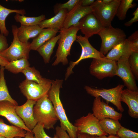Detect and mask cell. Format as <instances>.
Returning <instances> with one entry per match:
<instances>
[{
	"label": "cell",
	"instance_id": "d4e9b609",
	"mask_svg": "<svg viewBox=\"0 0 138 138\" xmlns=\"http://www.w3.org/2000/svg\"><path fill=\"white\" fill-rule=\"evenodd\" d=\"M13 13H17L21 15H25L26 13L24 9H11L6 8L0 4V34L6 37L8 35L9 32L6 26L5 20L7 16Z\"/></svg>",
	"mask_w": 138,
	"mask_h": 138
},
{
	"label": "cell",
	"instance_id": "c3c4849f",
	"mask_svg": "<svg viewBox=\"0 0 138 138\" xmlns=\"http://www.w3.org/2000/svg\"><path fill=\"white\" fill-rule=\"evenodd\" d=\"M0 138H6L2 136H0Z\"/></svg>",
	"mask_w": 138,
	"mask_h": 138
},
{
	"label": "cell",
	"instance_id": "7c38bea8",
	"mask_svg": "<svg viewBox=\"0 0 138 138\" xmlns=\"http://www.w3.org/2000/svg\"><path fill=\"white\" fill-rule=\"evenodd\" d=\"M128 57L122 56L117 61L116 76L123 81L127 88L133 91H138L135 78L131 71L128 62Z\"/></svg>",
	"mask_w": 138,
	"mask_h": 138
},
{
	"label": "cell",
	"instance_id": "6da1fadb",
	"mask_svg": "<svg viewBox=\"0 0 138 138\" xmlns=\"http://www.w3.org/2000/svg\"><path fill=\"white\" fill-rule=\"evenodd\" d=\"M63 81L59 79L52 80L51 86L47 95L60 121V126L66 131L70 138H77V129L68 120L60 98V89Z\"/></svg>",
	"mask_w": 138,
	"mask_h": 138
},
{
	"label": "cell",
	"instance_id": "cb8c5ba5",
	"mask_svg": "<svg viewBox=\"0 0 138 138\" xmlns=\"http://www.w3.org/2000/svg\"><path fill=\"white\" fill-rule=\"evenodd\" d=\"M60 37L59 34L44 43L37 50L42 57L45 63H49L51 56L53 52L54 48Z\"/></svg>",
	"mask_w": 138,
	"mask_h": 138
},
{
	"label": "cell",
	"instance_id": "bcb514c9",
	"mask_svg": "<svg viewBox=\"0 0 138 138\" xmlns=\"http://www.w3.org/2000/svg\"><path fill=\"white\" fill-rule=\"evenodd\" d=\"M95 138H108L106 135H104L100 136H96Z\"/></svg>",
	"mask_w": 138,
	"mask_h": 138
},
{
	"label": "cell",
	"instance_id": "9c48e42d",
	"mask_svg": "<svg viewBox=\"0 0 138 138\" xmlns=\"http://www.w3.org/2000/svg\"><path fill=\"white\" fill-rule=\"evenodd\" d=\"M52 83V80L49 79L46 82L41 84L25 79L20 84L19 87L27 99L37 101L48 94Z\"/></svg>",
	"mask_w": 138,
	"mask_h": 138
},
{
	"label": "cell",
	"instance_id": "4fadbf2b",
	"mask_svg": "<svg viewBox=\"0 0 138 138\" xmlns=\"http://www.w3.org/2000/svg\"><path fill=\"white\" fill-rule=\"evenodd\" d=\"M92 110L93 114L99 120L110 118L119 121L122 116L121 113L117 111L113 107L101 101L99 97L94 99Z\"/></svg>",
	"mask_w": 138,
	"mask_h": 138
},
{
	"label": "cell",
	"instance_id": "ba28073f",
	"mask_svg": "<svg viewBox=\"0 0 138 138\" xmlns=\"http://www.w3.org/2000/svg\"><path fill=\"white\" fill-rule=\"evenodd\" d=\"M117 62L104 57L93 59L89 66V72L92 75L101 80L107 77L116 75Z\"/></svg>",
	"mask_w": 138,
	"mask_h": 138
},
{
	"label": "cell",
	"instance_id": "60d3db41",
	"mask_svg": "<svg viewBox=\"0 0 138 138\" xmlns=\"http://www.w3.org/2000/svg\"><path fill=\"white\" fill-rule=\"evenodd\" d=\"M94 1V0H81V5L83 6H90Z\"/></svg>",
	"mask_w": 138,
	"mask_h": 138
},
{
	"label": "cell",
	"instance_id": "5b68a950",
	"mask_svg": "<svg viewBox=\"0 0 138 138\" xmlns=\"http://www.w3.org/2000/svg\"><path fill=\"white\" fill-rule=\"evenodd\" d=\"M120 0H113L108 4L103 3L101 0L95 1L90 6L92 13L104 28L111 26L116 15Z\"/></svg>",
	"mask_w": 138,
	"mask_h": 138
},
{
	"label": "cell",
	"instance_id": "1f68e13d",
	"mask_svg": "<svg viewBox=\"0 0 138 138\" xmlns=\"http://www.w3.org/2000/svg\"><path fill=\"white\" fill-rule=\"evenodd\" d=\"M128 62L131 71L135 78L138 79V51L133 52L128 58Z\"/></svg>",
	"mask_w": 138,
	"mask_h": 138
},
{
	"label": "cell",
	"instance_id": "484cf974",
	"mask_svg": "<svg viewBox=\"0 0 138 138\" xmlns=\"http://www.w3.org/2000/svg\"><path fill=\"white\" fill-rule=\"evenodd\" d=\"M99 123L102 130L109 135H116L122 126L119 121L110 118L99 120Z\"/></svg>",
	"mask_w": 138,
	"mask_h": 138
},
{
	"label": "cell",
	"instance_id": "f35d334b",
	"mask_svg": "<svg viewBox=\"0 0 138 138\" xmlns=\"http://www.w3.org/2000/svg\"><path fill=\"white\" fill-rule=\"evenodd\" d=\"M133 17L129 21L124 23V25L126 27L131 26L134 23L138 21V8L133 13Z\"/></svg>",
	"mask_w": 138,
	"mask_h": 138
},
{
	"label": "cell",
	"instance_id": "e575fe53",
	"mask_svg": "<svg viewBox=\"0 0 138 138\" xmlns=\"http://www.w3.org/2000/svg\"><path fill=\"white\" fill-rule=\"evenodd\" d=\"M116 135L121 138H138V133L121 126Z\"/></svg>",
	"mask_w": 138,
	"mask_h": 138
},
{
	"label": "cell",
	"instance_id": "ab89813d",
	"mask_svg": "<svg viewBox=\"0 0 138 138\" xmlns=\"http://www.w3.org/2000/svg\"><path fill=\"white\" fill-rule=\"evenodd\" d=\"M96 135L86 133H78L77 138H95Z\"/></svg>",
	"mask_w": 138,
	"mask_h": 138
},
{
	"label": "cell",
	"instance_id": "4316f807",
	"mask_svg": "<svg viewBox=\"0 0 138 138\" xmlns=\"http://www.w3.org/2000/svg\"><path fill=\"white\" fill-rule=\"evenodd\" d=\"M4 67L0 68V101H8L16 106L18 105L17 102L13 99L9 94L4 78Z\"/></svg>",
	"mask_w": 138,
	"mask_h": 138
},
{
	"label": "cell",
	"instance_id": "277c9868",
	"mask_svg": "<svg viewBox=\"0 0 138 138\" xmlns=\"http://www.w3.org/2000/svg\"><path fill=\"white\" fill-rule=\"evenodd\" d=\"M17 28L16 25L12 26L13 41L7 49L0 53L9 62L23 58L28 59L29 57L30 43L23 42L19 39L17 34Z\"/></svg>",
	"mask_w": 138,
	"mask_h": 138
},
{
	"label": "cell",
	"instance_id": "ac0fdd59",
	"mask_svg": "<svg viewBox=\"0 0 138 138\" xmlns=\"http://www.w3.org/2000/svg\"><path fill=\"white\" fill-rule=\"evenodd\" d=\"M120 100L125 103L128 107L129 115L132 118H138V91H133L127 88L121 92Z\"/></svg>",
	"mask_w": 138,
	"mask_h": 138
},
{
	"label": "cell",
	"instance_id": "7402d4cb",
	"mask_svg": "<svg viewBox=\"0 0 138 138\" xmlns=\"http://www.w3.org/2000/svg\"><path fill=\"white\" fill-rule=\"evenodd\" d=\"M26 131L14 125H10L4 123L0 118V136L6 138H14L16 137H25Z\"/></svg>",
	"mask_w": 138,
	"mask_h": 138
},
{
	"label": "cell",
	"instance_id": "5bb4252c",
	"mask_svg": "<svg viewBox=\"0 0 138 138\" xmlns=\"http://www.w3.org/2000/svg\"><path fill=\"white\" fill-rule=\"evenodd\" d=\"M78 25L79 30L88 39L97 34L104 28L92 12L82 18Z\"/></svg>",
	"mask_w": 138,
	"mask_h": 138
},
{
	"label": "cell",
	"instance_id": "74e56055",
	"mask_svg": "<svg viewBox=\"0 0 138 138\" xmlns=\"http://www.w3.org/2000/svg\"><path fill=\"white\" fill-rule=\"evenodd\" d=\"M56 133L59 138H70L66 131L60 126H57L55 129Z\"/></svg>",
	"mask_w": 138,
	"mask_h": 138
},
{
	"label": "cell",
	"instance_id": "8d00e7d4",
	"mask_svg": "<svg viewBox=\"0 0 138 138\" xmlns=\"http://www.w3.org/2000/svg\"><path fill=\"white\" fill-rule=\"evenodd\" d=\"M8 47V44L6 36L0 34V53L5 50Z\"/></svg>",
	"mask_w": 138,
	"mask_h": 138
},
{
	"label": "cell",
	"instance_id": "7dc6e473",
	"mask_svg": "<svg viewBox=\"0 0 138 138\" xmlns=\"http://www.w3.org/2000/svg\"><path fill=\"white\" fill-rule=\"evenodd\" d=\"M14 138H21V137H15Z\"/></svg>",
	"mask_w": 138,
	"mask_h": 138
},
{
	"label": "cell",
	"instance_id": "7a4b0ae2",
	"mask_svg": "<svg viewBox=\"0 0 138 138\" xmlns=\"http://www.w3.org/2000/svg\"><path fill=\"white\" fill-rule=\"evenodd\" d=\"M33 115L37 124L43 125L47 130L53 129L59 120L47 94L36 101L33 107Z\"/></svg>",
	"mask_w": 138,
	"mask_h": 138
},
{
	"label": "cell",
	"instance_id": "e0dca14e",
	"mask_svg": "<svg viewBox=\"0 0 138 138\" xmlns=\"http://www.w3.org/2000/svg\"><path fill=\"white\" fill-rule=\"evenodd\" d=\"M92 12L90 6H82L81 0H79L72 9L67 13L63 29H67L71 26L78 25L82 18Z\"/></svg>",
	"mask_w": 138,
	"mask_h": 138
},
{
	"label": "cell",
	"instance_id": "8992f818",
	"mask_svg": "<svg viewBox=\"0 0 138 138\" xmlns=\"http://www.w3.org/2000/svg\"><path fill=\"white\" fill-rule=\"evenodd\" d=\"M97 34L101 40L99 51L105 56L114 46L126 39V34L123 30L112 26L104 28Z\"/></svg>",
	"mask_w": 138,
	"mask_h": 138
},
{
	"label": "cell",
	"instance_id": "ee69618b",
	"mask_svg": "<svg viewBox=\"0 0 138 138\" xmlns=\"http://www.w3.org/2000/svg\"><path fill=\"white\" fill-rule=\"evenodd\" d=\"M103 3L105 4H108L111 3L113 0H101Z\"/></svg>",
	"mask_w": 138,
	"mask_h": 138
},
{
	"label": "cell",
	"instance_id": "52a82bcc",
	"mask_svg": "<svg viewBox=\"0 0 138 138\" xmlns=\"http://www.w3.org/2000/svg\"><path fill=\"white\" fill-rule=\"evenodd\" d=\"M124 87V85L119 84L110 89H97L86 85L84 88L87 93L91 96L95 98L102 97L107 101L111 103L121 113L124 111L120 100L121 93Z\"/></svg>",
	"mask_w": 138,
	"mask_h": 138
},
{
	"label": "cell",
	"instance_id": "836d02e7",
	"mask_svg": "<svg viewBox=\"0 0 138 138\" xmlns=\"http://www.w3.org/2000/svg\"><path fill=\"white\" fill-rule=\"evenodd\" d=\"M43 125L37 124L32 130V132L34 135V138H59L55 134L53 137L49 136L45 132Z\"/></svg>",
	"mask_w": 138,
	"mask_h": 138
},
{
	"label": "cell",
	"instance_id": "d6986e66",
	"mask_svg": "<svg viewBox=\"0 0 138 138\" xmlns=\"http://www.w3.org/2000/svg\"><path fill=\"white\" fill-rule=\"evenodd\" d=\"M134 51L131 44L126 39L111 49L105 57L117 62L122 56L129 57Z\"/></svg>",
	"mask_w": 138,
	"mask_h": 138
},
{
	"label": "cell",
	"instance_id": "4dcf8cb0",
	"mask_svg": "<svg viewBox=\"0 0 138 138\" xmlns=\"http://www.w3.org/2000/svg\"><path fill=\"white\" fill-rule=\"evenodd\" d=\"M133 0H121L117 9L116 15L119 20H124L128 10L134 7L136 5Z\"/></svg>",
	"mask_w": 138,
	"mask_h": 138
},
{
	"label": "cell",
	"instance_id": "ffe728a7",
	"mask_svg": "<svg viewBox=\"0 0 138 138\" xmlns=\"http://www.w3.org/2000/svg\"><path fill=\"white\" fill-rule=\"evenodd\" d=\"M68 12L66 9L60 10L54 17L42 21L39 25L42 29L44 28H56L60 30L63 29L64 22Z\"/></svg>",
	"mask_w": 138,
	"mask_h": 138
},
{
	"label": "cell",
	"instance_id": "2e32d148",
	"mask_svg": "<svg viewBox=\"0 0 138 138\" xmlns=\"http://www.w3.org/2000/svg\"><path fill=\"white\" fill-rule=\"evenodd\" d=\"M36 102L35 100L27 99L23 105L16 106L15 107L17 115L26 127L32 132L37 124L33 115V107Z\"/></svg>",
	"mask_w": 138,
	"mask_h": 138
},
{
	"label": "cell",
	"instance_id": "f6af8a7d",
	"mask_svg": "<svg viewBox=\"0 0 138 138\" xmlns=\"http://www.w3.org/2000/svg\"><path fill=\"white\" fill-rule=\"evenodd\" d=\"M108 137V138H121L117 135H110Z\"/></svg>",
	"mask_w": 138,
	"mask_h": 138
},
{
	"label": "cell",
	"instance_id": "3957f363",
	"mask_svg": "<svg viewBox=\"0 0 138 138\" xmlns=\"http://www.w3.org/2000/svg\"><path fill=\"white\" fill-rule=\"evenodd\" d=\"M79 30L78 25L59 31L60 37L57 42L58 46L55 56L56 58L52 66H56L60 63L64 65L68 64L67 57L70 55L72 45L76 41L77 34Z\"/></svg>",
	"mask_w": 138,
	"mask_h": 138
},
{
	"label": "cell",
	"instance_id": "8fae6325",
	"mask_svg": "<svg viewBox=\"0 0 138 138\" xmlns=\"http://www.w3.org/2000/svg\"><path fill=\"white\" fill-rule=\"evenodd\" d=\"M73 125L77 128L78 133L97 136L108 135L102 130L99 120L93 113L90 112L86 116L77 119Z\"/></svg>",
	"mask_w": 138,
	"mask_h": 138
},
{
	"label": "cell",
	"instance_id": "30bf717a",
	"mask_svg": "<svg viewBox=\"0 0 138 138\" xmlns=\"http://www.w3.org/2000/svg\"><path fill=\"white\" fill-rule=\"evenodd\" d=\"M88 39L84 36H77L76 41L80 44L82 48L81 53L77 60L75 62L71 61L70 62V65L67 68L65 74V80H67L70 75L73 73V70L75 66L82 60L89 58H100L105 56L90 44Z\"/></svg>",
	"mask_w": 138,
	"mask_h": 138
},
{
	"label": "cell",
	"instance_id": "603a6c76",
	"mask_svg": "<svg viewBox=\"0 0 138 138\" xmlns=\"http://www.w3.org/2000/svg\"><path fill=\"white\" fill-rule=\"evenodd\" d=\"M43 29L39 25L31 26L21 25L17 28V36L21 42H27L29 39L35 37Z\"/></svg>",
	"mask_w": 138,
	"mask_h": 138
},
{
	"label": "cell",
	"instance_id": "f546056e",
	"mask_svg": "<svg viewBox=\"0 0 138 138\" xmlns=\"http://www.w3.org/2000/svg\"><path fill=\"white\" fill-rule=\"evenodd\" d=\"M25 76L26 79L34 81L39 84L44 83L49 79L42 77L39 72L34 67H28L21 72Z\"/></svg>",
	"mask_w": 138,
	"mask_h": 138
},
{
	"label": "cell",
	"instance_id": "b9f144b4",
	"mask_svg": "<svg viewBox=\"0 0 138 138\" xmlns=\"http://www.w3.org/2000/svg\"><path fill=\"white\" fill-rule=\"evenodd\" d=\"M9 62L0 54V65L1 66L4 67Z\"/></svg>",
	"mask_w": 138,
	"mask_h": 138
},
{
	"label": "cell",
	"instance_id": "83f0119b",
	"mask_svg": "<svg viewBox=\"0 0 138 138\" xmlns=\"http://www.w3.org/2000/svg\"><path fill=\"white\" fill-rule=\"evenodd\" d=\"M28 59L25 58L9 62L4 67L5 69L14 74L21 72L27 67L30 66Z\"/></svg>",
	"mask_w": 138,
	"mask_h": 138
},
{
	"label": "cell",
	"instance_id": "9a60e30c",
	"mask_svg": "<svg viewBox=\"0 0 138 138\" xmlns=\"http://www.w3.org/2000/svg\"><path fill=\"white\" fill-rule=\"evenodd\" d=\"M16 106L8 101H0V116L5 117L11 124L22 129L26 131L32 132L26 126L17 115Z\"/></svg>",
	"mask_w": 138,
	"mask_h": 138
},
{
	"label": "cell",
	"instance_id": "d6a6232c",
	"mask_svg": "<svg viewBox=\"0 0 138 138\" xmlns=\"http://www.w3.org/2000/svg\"><path fill=\"white\" fill-rule=\"evenodd\" d=\"M79 1V0H70L64 3L56 4L54 7V13L56 14L60 10L63 9H66L69 12L72 9Z\"/></svg>",
	"mask_w": 138,
	"mask_h": 138
},
{
	"label": "cell",
	"instance_id": "7bdbcfd3",
	"mask_svg": "<svg viewBox=\"0 0 138 138\" xmlns=\"http://www.w3.org/2000/svg\"><path fill=\"white\" fill-rule=\"evenodd\" d=\"M25 138H34V134L32 132L27 131L25 137Z\"/></svg>",
	"mask_w": 138,
	"mask_h": 138
},
{
	"label": "cell",
	"instance_id": "44dd1931",
	"mask_svg": "<svg viewBox=\"0 0 138 138\" xmlns=\"http://www.w3.org/2000/svg\"><path fill=\"white\" fill-rule=\"evenodd\" d=\"M59 30L56 28L43 29L30 43L31 50L37 51L44 43L55 36Z\"/></svg>",
	"mask_w": 138,
	"mask_h": 138
},
{
	"label": "cell",
	"instance_id": "f1b7e54d",
	"mask_svg": "<svg viewBox=\"0 0 138 138\" xmlns=\"http://www.w3.org/2000/svg\"><path fill=\"white\" fill-rule=\"evenodd\" d=\"M14 18L17 22L20 23L21 25L31 26L39 25L42 21L45 19V17L44 15L37 17H28L16 13Z\"/></svg>",
	"mask_w": 138,
	"mask_h": 138
},
{
	"label": "cell",
	"instance_id": "d590c367",
	"mask_svg": "<svg viewBox=\"0 0 138 138\" xmlns=\"http://www.w3.org/2000/svg\"><path fill=\"white\" fill-rule=\"evenodd\" d=\"M127 39L131 44L134 51H138V30L133 32Z\"/></svg>",
	"mask_w": 138,
	"mask_h": 138
}]
</instances>
